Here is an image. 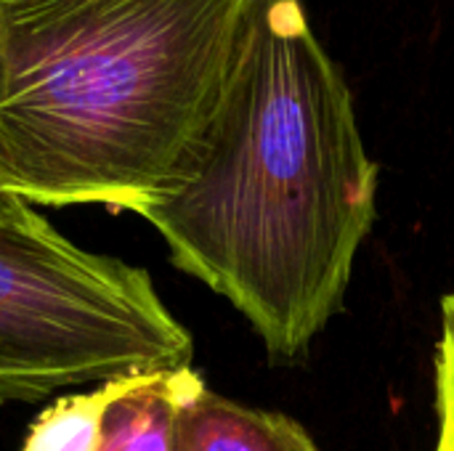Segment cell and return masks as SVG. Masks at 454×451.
<instances>
[{"label":"cell","instance_id":"6","mask_svg":"<svg viewBox=\"0 0 454 451\" xmlns=\"http://www.w3.org/2000/svg\"><path fill=\"white\" fill-rule=\"evenodd\" d=\"M436 451H454V292L442 300V335L436 346Z\"/></svg>","mask_w":454,"mask_h":451},{"label":"cell","instance_id":"5","mask_svg":"<svg viewBox=\"0 0 454 451\" xmlns=\"http://www.w3.org/2000/svg\"><path fill=\"white\" fill-rule=\"evenodd\" d=\"M173 451H319L287 415L242 407L205 383L181 404Z\"/></svg>","mask_w":454,"mask_h":451},{"label":"cell","instance_id":"3","mask_svg":"<svg viewBox=\"0 0 454 451\" xmlns=\"http://www.w3.org/2000/svg\"><path fill=\"white\" fill-rule=\"evenodd\" d=\"M192 359L144 268L77 247L24 199L0 207V407Z\"/></svg>","mask_w":454,"mask_h":451},{"label":"cell","instance_id":"1","mask_svg":"<svg viewBox=\"0 0 454 451\" xmlns=\"http://www.w3.org/2000/svg\"><path fill=\"white\" fill-rule=\"evenodd\" d=\"M375 197L378 165L351 90L303 3L253 0L186 181L138 215L170 260L223 295L285 364L343 311Z\"/></svg>","mask_w":454,"mask_h":451},{"label":"cell","instance_id":"2","mask_svg":"<svg viewBox=\"0 0 454 451\" xmlns=\"http://www.w3.org/2000/svg\"><path fill=\"white\" fill-rule=\"evenodd\" d=\"M253 0H0V186L141 213L223 104Z\"/></svg>","mask_w":454,"mask_h":451},{"label":"cell","instance_id":"4","mask_svg":"<svg viewBox=\"0 0 454 451\" xmlns=\"http://www.w3.org/2000/svg\"><path fill=\"white\" fill-rule=\"evenodd\" d=\"M202 383L186 367L61 396L37 415L21 451H173L178 409Z\"/></svg>","mask_w":454,"mask_h":451},{"label":"cell","instance_id":"7","mask_svg":"<svg viewBox=\"0 0 454 451\" xmlns=\"http://www.w3.org/2000/svg\"><path fill=\"white\" fill-rule=\"evenodd\" d=\"M13 199H19V197H13V194H8V191H3V186H0V207H5V205H11Z\"/></svg>","mask_w":454,"mask_h":451}]
</instances>
